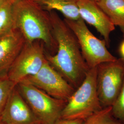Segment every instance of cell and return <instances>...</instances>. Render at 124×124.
<instances>
[{
	"label": "cell",
	"mask_w": 124,
	"mask_h": 124,
	"mask_svg": "<svg viewBox=\"0 0 124 124\" xmlns=\"http://www.w3.org/2000/svg\"><path fill=\"white\" fill-rule=\"evenodd\" d=\"M53 35L57 44L55 54L46 51L47 61L75 89L84 80L90 68L74 33L56 12H50Z\"/></svg>",
	"instance_id": "obj_1"
},
{
	"label": "cell",
	"mask_w": 124,
	"mask_h": 124,
	"mask_svg": "<svg viewBox=\"0 0 124 124\" xmlns=\"http://www.w3.org/2000/svg\"><path fill=\"white\" fill-rule=\"evenodd\" d=\"M12 9L14 30L21 33L26 42L40 40L44 44L46 53H56L57 44L49 12L33 0H15Z\"/></svg>",
	"instance_id": "obj_2"
},
{
	"label": "cell",
	"mask_w": 124,
	"mask_h": 124,
	"mask_svg": "<svg viewBox=\"0 0 124 124\" xmlns=\"http://www.w3.org/2000/svg\"><path fill=\"white\" fill-rule=\"evenodd\" d=\"M97 67L90 69L84 80L68 100L61 118L85 120L102 108L97 88Z\"/></svg>",
	"instance_id": "obj_3"
},
{
	"label": "cell",
	"mask_w": 124,
	"mask_h": 124,
	"mask_svg": "<svg viewBox=\"0 0 124 124\" xmlns=\"http://www.w3.org/2000/svg\"><path fill=\"white\" fill-rule=\"evenodd\" d=\"M16 87L41 124H53L61 118L67 101L53 98L24 80Z\"/></svg>",
	"instance_id": "obj_4"
},
{
	"label": "cell",
	"mask_w": 124,
	"mask_h": 124,
	"mask_svg": "<svg viewBox=\"0 0 124 124\" xmlns=\"http://www.w3.org/2000/svg\"><path fill=\"white\" fill-rule=\"evenodd\" d=\"M63 20L76 36L82 56L90 69L117 59L108 51L104 40L94 36L82 18Z\"/></svg>",
	"instance_id": "obj_5"
},
{
	"label": "cell",
	"mask_w": 124,
	"mask_h": 124,
	"mask_svg": "<svg viewBox=\"0 0 124 124\" xmlns=\"http://www.w3.org/2000/svg\"><path fill=\"white\" fill-rule=\"evenodd\" d=\"M124 80V59L105 62L97 66V88L102 108L112 106Z\"/></svg>",
	"instance_id": "obj_6"
},
{
	"label": "cell",
	"mask_w": 124,
	"mask_h": 124,
	"mask_svg": "<svg viewBox=\"0 0 124 124\" xmlns=\"http://www.w3.org/2000/svg\"><path fill=\"white\" fill-rule=\"evenodd\" d=\"M46 61L44 44L40 40L26 42L7 74L9 80L17 85L37 73Z\"/></svg>",
	"instance_id": "obj_7"
},
{
	"label": "cell",
	"mask_w": 124,
	"mask_h": 124,
	"mask_svg": "<svg viewBox=\"0 0 124 124\" xmlns=\"http://www.w3.org/2000/svg\"><path fill=\"white\" fill-rule=\"evenodd\" d=\"M23 80L53 98L66 101L75 90L47 60L36 75L29 76Z\"/></svg>",
	"instance_id": "obj_8"
},
{
	"label": "cell",
	"mask_w": 124,
	"mask_h": 124,
	"mask_svg": "<svg viewBox=\"0 0 124 124\" xmlns=\"http://www.w3.org/2000/svg\"><path fill=\"white\" fill-rule=\"evenodd\" d=\"M77 5L80 18L97 30L109 47L110 36L115 27L109 18L94 0H78Z\"/></svg>",
	"instance_id": "obj_9"
},
{
	"label": "cell",
	"mask_w": 124,
	"mask_h": 124,
	"mask_svg": "<svg viewBox=\"0 0 124 124\" xmlns=\"http://www.w3.org/2000/svg\"><path fill=\"white\" fill-rule=\"evenodd\" d=\"M0 121L5 124H41L16 86L10 94Z\"/></svg>",
	"instance_id": "obj_10"
},
{
	"label": "cell",
	"mask_w": 124,
	"mask_h": 124,
	"mask_svg": "<svg viewBox=\"0 0 124 124\" xmlns=\"http://www.w3.org/2000/svg\"><path fill=\"white\" fill-rule=\"evenodd\" d=\"M25 43L23 36L17 30L0 38V77L7 76Z\"/></svg>",
	"instance_id": "obj_11"
},
{
	"label": "cell",
	"mask_w": 124,
	"mask_h": 124,
	"mask_svg": "<svg viewBox=\"0 0 124 124\" xmlns=\"http://www.w3.org/2000/svg\"><path fill=\"white\" fill-rule=\"evenodd\" d=\"M45 11L50 12L58 11L62 13L64 18L78 20L80 18L78 0H33Z\"/></svg>",
	"instance_id": "obj_12"
},
{
	"label": "cell",
	"mask_w": 124,
	"mask_h": 124,
	"mask_svg": "<svg viewBox=\"0 0 124 124\" xmlns=\"http://www.w3.org/2000/svg\"><path fill=\"white\" fill-rule=\"evenodd\" d=\"M96 2L124 35V0H99Z\"/></svg>",
	"instance_id": "obj_13"
},
{
	"label": "cell",
	"mask_w": 124,
	"mask_h": 124,
	"mask_svg": "<svg viewBox=\"0 0 124 124\" xmlns=\"http://www.w3.org/2000/svg\"><path fill=\"white\" fill-rule=\"evenodd\" d=\"M13 30L12 3L6 0L0 7V38L10 34Z\"/></svg>",
	"instance_id": "obj_14"
},
{
	"label": "cell",
	"mask_w": 124,
	"mask_h": 124,
	"mask_svg": "<svg viewBox=\"0 0 124 124\" xmlns=\"http://www.w3.org/2000/svg\"><path fill=\"white\" fill-rule=\"evenodd\" d=\"M83 124H124L116 119L112 113V107L102 108L84 120Z\"/></svg>",
	"instance_id": "obj_15"
},
{
	"label": "cell",
	"mask_w": 124,
	"mask_h": 124,
	"mask_svg": "<svg viewBox=\"0 0 124 124\" xmlns=\"http://www.w3.org/2000/svg\"><path fill=\"white\" fill-rule=\"evenodd\" d=\"M16 85L5 76L0 77V118L4 111L10 94Z\"/></svg>",
	"instance_id": "obj_16"
},
{
	"label": "cell",
	"mask_w": 124,
	"mask_h": 124,
	"mask_svg": "<svg viewBox=\"0 0 124 124\" xmlns=\"http://www.w3.org/2000/svg\"><path fill=\"white\" fill-rule=\"evenodd\" d=\"M111 107L113 116L124 124V80L120 93Z\"/></svg>",
	"instance_id": "obj_17"
},
{
	"label": "cell",
	"mask_w": 124,
	"mask_h": 124,
	"mask_svg": "<svg viewBox=\"0 0 124 124\" xmlns=\"http://www.w3.org/2000/svg\"><path fill=\"white\" fill-rule=\"evenodd\" d=\"M84 120L60 118L53 124H83Z\"/></svg>",
	"instance_id": "obj_18"
},
{
	"label": "cell",
	"mask_w": 124,
	"mask_h": 124,
	"mask_svg": "<svg viewBox=\"0 0 124 124\" xmlns=\"http://www.w3.org/2000/svg\"><path fill=\"white\" fill-rule=\"evenodd\" d=\"M119 52L121 58L124 59V40L120 44L119 48Z\"/></svg>",
	"instance_id": "obj_19"
},
{
	"label": "cell",
	"mask_w": 124,
	"mask_h": 124,
	"mask_svg": "<svg viewBox=\"0 0 124 124\" xmlns=\"http://www.w3.org/2000/svg\"><path fill=\"white\" fill-rule=\"evenodd\" d=\"M5 1H6V0H0V7L2 6V5L4 3Z\"/></svg>",
	"instance_id": "obj_20"
},
{
	"label": "cell",
	"mask_w": 124,
	"mask_h": 124,
	"mask_svg": "<svg viewBox=\"0 0 124 124\" xmlns=\"http://www.w3.org/2000/svg\"><path fill=\"white\" fill-rule=\"evenodd\" d=\"M7 0V1H9V2H12V3H13V1L15 0Z\"/></svg>",
	"instance_id": "obj_21"
},
{
	"label": "cell",
	"mask_w": 124,
	"mask_h": 124,
	"mask_svg": "<svg viewBox=\"0 0 124 124\" xmlns=\"http://www.w3.org/2000/svg\"><path fill=\"white\" fill-rule=\"evenodd\" d=\"M0 124H5L3 123H2V122H1L0 121Z\"/></svg>",
	"instance_id": "obj_22"
},
{
	"label": "cell",
	"mask_w": 124,
	"mask_h": 124,
	"mask_svg": "<svg viewBox=\"0 0 124 124\" xmlns=\"http://www.w3.org/2000/svg\"><path fill=\"white\" fill-rule=\"evenodd\" d=\"M95 0L96 2H97V1H98L99 0Z\"/></svg>",
	"instance_id": "obj_23"
},
{
	"label": "cell",
	"mask_w": 124,
	"mask_h": 124,
	"mask_svg": "<svg viewBox=\"0 0 124 124\" xmlns=\"http://www.w3.org/2000/svg\"></svg>",
	"instance_id": "obj_24"
}]
</instances>
